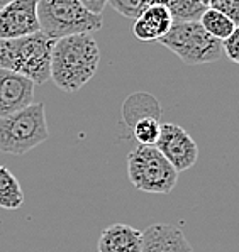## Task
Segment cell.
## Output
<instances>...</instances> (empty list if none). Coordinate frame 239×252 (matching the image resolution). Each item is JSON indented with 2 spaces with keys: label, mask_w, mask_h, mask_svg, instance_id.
<instances>
[{
  "label": "cell",
  "mask_w": 239,
  "mask_h": 252,
  "mask_svg": "<svg viewBox=\"0 0 239 252\" xmlns=\"http://www.w3.org/2000/svg\"><path fill=\"white\" fill-rule=\"evenodd\" d=\"M39 0H9L0 9V39H15L39 31Z\"/></svg>",
  "instance_id": "ba28073f"
},
{
  "label": "cell",
  "mask_w": 239,
  "mask_h": 252,
  "mask_svg": "<svg viewBox=\"0 0 239 252\" xmlns=\"http://www.w3.org/2000/svg\"><path fill=\"white\" fill-rule=\"evenodd\" d=\"M34 87L29 78L0 68V117L22 110L33 103Z\"/></svg>",
  "instance_id": "9c48e42d"
},
{
  "label": "cell",
  "mask_w": 239,
  "mask_h": 252,
  "mask_svg": "<svg viewBox=\"0 0 239 252\" xmlns=\"http://www.w3.org/2000/svg\"><path fill=\"white\" fill-rule=\"evenodd\" d=\"M222 49H224V54L231 61L239 64V24L234 27L231 36L222 41Z\"/></svg>",
  "instance_id": "ffe728a7"
},
{
  "label": "cell",
  "mask_w": 239,
  "mask_h": 252,
  "mask_svg": "<svg viewBox=\"0 0 239 252\" xmlns=\"http://www.w3.org/2000/svg\"><path fill=\"white\" fill-rule=\"evenodd\" d=\"M199 22L212 37H215L219 41L227 39L231 36V32L234 31V27H236V24L231 19H227L224 14L212 9V7H207L205 12L200 15Z\"/></svg>",
  "instance_id": "2e32d148"
},
{
  "label": "cell",
  "mask_w": 239,
  "mask_h": 252,
  "mask_svg": "<svg viewBox=\"0 0 239 252\" xmlns=\"http://www.w3.org/2000/svg\"><path fill=\"white\" fill-rule=\"evenodd\" d=\"M48 137L44 103L41 102L0 117V153L22 156L46 142Z\"/></svg>",
  "instance_id": "277c9868"
},
{
  "label": "cell",
  "mask_w": 239,
  "mask_h": 252,
  "mask_svg": "<svg viewBox=\"0 0 239 252\" xmlns=\"http://www.w3.org/2000/svg\"><path fill=\"white\" fill-rule=\"evenodd\" d=\"M7 2H9V0H0V9H2V7L5 5Z\"/></svg>",
  "instance_id": "7402d4cb"
},
{
  "label": "cell",
  "mask_w": 239,
  "mask_h": 252,
  "mask_svg": "<svg viewBox=\"0 0 239 252\" xmlns=\"http://www.w3.org/2000/svg\"><path fill=\"white\" fill-rule=\"evenodd\" d=\"M144 117L161 119V107L156 96L148 92H134L122 103V119L127 127H133V124Z\"/></svg>",
  "instance_id": "4fadbf2b"
},
{
  "label": "cell",
  "mask_w": 239,
  "mask_h": 252,
  "mask_svg": "<svg viewBox=\"0 0 239 252\" xmlns=\"http://www.w3.org/2000/svg\"><path fill=\"white\" fill-rule=\"evenodd\" d=\"M155 146L178 173L190 169L199 159L197 142L178 124H161V132Z\"/></svg>",
  "instance_id": "52a82bcc"
},
{
  "label": "cell",
  "mask_w": 239,
  "mask_h": 252,
  "mask_svg": "<svg viewBox=\"0 0 239 252\" xmlns=\"http://www.w3.org/2000/svg\"><path fill=\"white\" fill-rule=\"evenodd\" d=\"M39 31L53 41L75 34H92L103 24L102 14H94L80 0H39Z\"/></svg>",
  "instance_id": "3957f363"
},
{
  "label": "cell",
  "mask_w": 239,
  "mask_h": 252,
  "mask_svg": "<svg viewBox=\"0 0 239 252\" xmlns=\"http://www.w3.org/2000/svg\"><path fill=\"white\" fill-rule=\"evenodd\" d=\"M90 12L94 14H102V10L105 9L107 0H80Z\"/></svg>",
  "instance_id": "44dd1931"
},
{
  "label": "cell",
  "mask_w": 239,
  "mask_h": 252,
  "mask_svg": "<svg viewBox=\"0 0 239 252\" xmlns=\"http://www.w3.org/2000/svg\"><path fill=\"white\" fill-rule=\"evenodd\" d=\"M161 46L170 49L188 66H199L222 58V41L212 37L199 21L173 22L170 31L161 37Z\"/></svg>",
  "instance_id": "5b68a950"
},
{
  "label": "cell",
  "mask_w": 239,
  "mask_h": 252,
  "mask_svg": "<svg viewBox=\"0 0 239 252\" xmlns=\"http://www.w3.org/2000/svg\"><path fill=\"white\" fill-rule=\"evenodd\" d=\"M142 232L126 223L109 225L100 234L99 252H141Z\"/></svg>",
  "instance_id": "7c38bea8"
},
{
  "label": "cell",
  "mask_w": 239,
  "mask_h": 252,
  "mask_svg": "<svg viewBox=\"0 0 239 252\" xmlns=\"http://www.w3.org/2000/svg\"><path fill=\"white\" fill-rule=\"evenodd\" d=\"M141 252H194V249L180 227L155 223L142 232Z\"/></svg>",
  "instance_id": "30bf717a"
},
{
  "label": "cell",
  "mask_w": 239,
  "mask_h": 252,
  "mask_svg": "<svg viewBox=\"0 0 239 252\" xmlns=\"http://www.w3.org/2000/svg\"><path fill=\"white\" fill-rule=\"evenodd\" d=\"M107 3L112 7L115 12L124 15V17L136 19L149 5L158 3V0H107Z\"/></svg>",
  "instance_id": "ac0fdd59"
},
{
  "label": "cell",
  "mask_w": 239,
  "mask_h": 252,
  "mask_svg": "<svg viewBox=\"0 0 239 252\" xmlns=\"http://www.w3.org/2000/svg\"><path fill=\"white\" fill-rule=\"evenodd\" d=\"M133 135L141 146H155L161 132V122L155 117H144L133 124Z\"/></svg>",
  "instance_id": "e0dca14e"
},
{
  "label": "cell",
  "mask_w": 239,
  "mask_h": 252,
  "mask_svg": "<svg viewBox=\"0 0 239 252\" xmlns=\"http://www.w3.org/2000/svg\"><path fill=\"white\" fill-rule=\"evenodd\" d=\"M209 7L219 10L221 14H224L236 26L239 24V2H236V0H215Z\"/></svg>",
  "instance_id": "d6986e66"
},
{
  "label": "cell",
  "mask_w": 239,
  "mask_h": 252,
  "mask_svg": "<svg viewBox=\"0 0 239 252\" xmlns=\"http://www.w3.org/2000/svg\"><path fill=\"white\" fill-rule=\"evenodd\" d=\"M158 3L170 10L173 22L199 21L200 15L209 7L205 0H158Z\"/></svg>",
  "instance_id": "9a60e30c"
},
{
  "label": "cell",
  "mask_w": 239,
  "mask_h": 252,
  "mask_svg": "<svg viewBox=\"0 0 239 252\" xmlns=\"http://www.w3.org/2000/svg\"><path fill=\"white\" fill-rule=\"evenodd\" d=\"M55 41L41 31L15 39H0V68L42 85L51 73V51Z\"/></svg>",
  "instance_id": "7a4b0ae2"
},
{
  "label": "cell",
  "mask_w": 239,
  "mask_h": 252,
  "mask_svg": "<svg viewBox=\"0 0 239 252\" xmlns=\"http://www.w3.org/2000/svg\"><path fill=\"white\" fill-rule=\"evenodd\" d=\"M236 2H239V0H236Z\"/></svg>",
  "instance_id": "cb8c5ba5"
},
{
  "label": "cell",
  "mask_w": 239,
  "mask_h": 252,
  "mask_svg": "<svg viewBox=\"0 0 239 252\" xmlns=\"http://www.w3.org/2000/svg\"><path fill=\"white\" fill-rule=\"evenodd\" d=\"M127 176L134 188L144 193L168 195L178 181V171L156 146H137L127 154Z\"/></svg>",
  "instance_id": "8992f818"
},
{
  "label": "cell",
  "mask_w": 239,
  "mask_h": 252,
  "mask_svg": "<svg viewBox=\"0 0 239 252\" xmlns=\"http://www.w3.org/2000/svg\"><path fill=\"white\" fill-rule=\"evenodd\" d=\"M173 26L170 10L161 3H153L134 19L133 32L139 41H160Z\"/></svg>",
  "instance_id": "8fae6325"
},
{
  "label": "cell",
  "mask_w": 239,
  "mask_h": 252,
  "mask_svg": "<svg viewBox=\"0 0 239 252\" xmlns=\"http://www.w3.org/2000/svg\"><path fill=\"white\" fill-rule=\"evenodd\" d=\"M24 203V191L21 183L5 166H0V208L17 210Z\"/></svg>",
  "instance_id": "5bb4252c"
},
{
  "label": "cell",
  "mask_w": 239,
  "mask_h": 252,
  "mask_svg": "<svg viewBox=\"0 0 239 252\" xmlns=\"http://www.w3.org/2000/svg\"><path fill=\"white\" fill-rule=\"evenodd\" d=\"M99 61V44L90 34L61 37L53 44L49 78L60 90L73 93L94 78Z\"/></svg>",
  "instance_id": "6da1fadb"
},
{
  "label": "cell",
  "mask_w": 239,
  "mask_h": 252,
  "mask_svg": "<svg viewBox=\"0 0 239 252\" xmlns=\"http://www.w3.org/2000/svg\"><path fill=\"white\" fill-rule=\"evenodd\" d=\"M205 2H207V3H209V5H210V3H212V2H215V0H205Z\"/></svg>",
  "instance_id": "603a6c76"
}]
</instances>
